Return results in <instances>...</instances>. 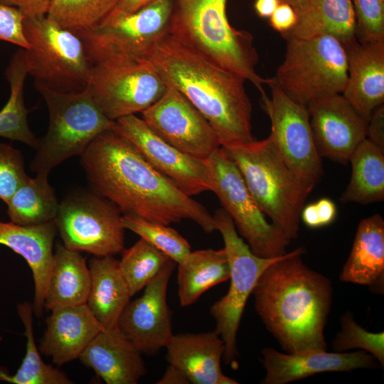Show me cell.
I'll use <instances>...</instances> for the list:
<instances>
[{"label": "cell", "instance_id": "obj_28", "mask_svg": "<svg viewBox=\"0 0 384 384\" xmlns=\"http://www.w3.org/2000/svg\"><path fill=\"white\" fill-rule=\"evenodd\" d=\"M90 286V274L80 252L58 243L53 253L44 307L51 311L63 306L86 304Z\"/></svg>", "mask_w": 384, "mask_h": 384}, {"label": "cell", "instance_id": "obj_4", "mask_svg": "<svg viewBox=\"0 0 384 384\" xmlns=\"http://www.w3.org/2000/svg\"><path fill=\"white\" fill-rule=\"evenodd\" d=\"M226 1L172 0L169 34L208 61L250 81L264 97L267 78L256 71L258 55L253 36L230 24Z\"/></svg>", "mask_w": 384, "mask_h": 384}, {"label": "cell", "instance_id": "obj_38", "mask_svg": "<svg viewBox=\"0 0 384 384\" xmlns=\"http://www.w3.org/2000/svg\"><path fill=\"white\" fill-rule=\"evenodd\" d=\"M358 41L384 40V0H351Z\"/></svg>", "mask_w": 384, "mask_h": 384}, {"label": "cell", "instance_id": "obj_5", "mask_svg": "<svg viewBox=\"0 0 384 384\" xmlns=\"http://www.w3.org/2000/svg\"><path fill=\"white\" fill-rule=\"evenodd\" d=\"M221 148L237 166L262 212L288 238L296 239L302 210L315 186L291 169L269 137Z\"/></svg>", "mask_w": 384, "mask_h": 384}, {"label": "cell", "instance_id": "obj_3", "mask_svg": "<svg viewBox=\"0 0 384 384\" xmlns=\"http://www.w3.org/2000/svg\"><path fill=\"white\" fill-rule=\"evenodd\" d=\"M144 58L166 84L179 90L206 118L222 147L256 140L244 78L208 61L169 34Z\"/></svg>", "mask_w": 384, "mask_h": 384}, {"label": "cell", "instance_id": "obj_31", "mask_svg": "<svg viewBox=\"0 0 384 384\" xmlns=\"http://www.w3.org/2000/svg\"><path fill=\"white\" fill-rule=\"evenodd\" d=\"M27 75L24 49L20 48L13 55L6 70L11 92L9 100L0 111V137L21 142L36 149L38 140L28 127V110L23 100Z\"/></svg>", "mask_w": 384, "mask_h": 384}, {"label": "cell", "instance_id": "obj_36", "mask_svg": "<svg viewBox=\"0 0 384 384\" xmlns=\"http://www.w3.org/2000/svg\"><path fill=\"white\" fill-rule=\"evenodd\" d=\"M122 223L125 229L138 235L177 264L191 252L187 240L168 225L127 215L122 216Z\"/></svg>", "mask_w": 384, "mask_h": 384}, {"label": "cell", "instance_id": "obj_22", "mask_svg": "<svg viewBox=\"0 0 384 384\" xmlns=\"http://www.w3.org/2000/svg\"><path fill=\"white\" fill-rule=\"evenodd\" d=\"M169 364L193 384H238L221 370L225 344L215 331L174 334L166 346Z\"/></svg>", "mask_w": 384, "mask_h": 384}, {"label": "cell", "instance_id": "obj_13", "mask_svg": "<svg viewBox=\"0 0 384 384\" xmlns=\"http://www.w3.org/2000/svg\"><path fill=\"white\" fill-rule=\"evenodd\" d=\"M122 216L114 203L91 190L65 198L54 222L68 249L95 257L114 256L124 250Z\"/></svg>", "mask_w": 384, "mask_h": 384}, {"label": "cell", "instance_id": "obj_49", "mask_svg": "<svg viewBox=\"0 0 384 384\" xmlns=\"http://www.w3.org/2000/svg\"><path fill=\"white\" fill-rule=\"evenodd\" d=\"M1 340H2V337H1V336L0 335V342L1 341Z\"/></svg>", "mask_w": 384, "mask_h": 384}, {"label": "cell", "instance_id": "obj_11", "mask_svg": "<svg viewBox=\"0 0 384 384\" xmlns=\"http://www.w3.org/2000/svg\"><path fill=\"white\" fill-rule=\"evenodd\" d=\"M172 0H154L98 26L75 33L92 64L144 58L169 33Z\"/></svg>", "mask_w": 384, "mask_h": 384}, {"label": "cell", "instance_id": "obj_20", "mask_svg": "<svg viewBox=\"0 0 384 384\" xmlns=\"http://www.w3.org/2000/svg\"><path fill=\"white\" fill-rule=\"evenodd\" d=\"M348 78L342 95L367 122L384 102V40L345 46Z\"/></svg>", "mask_w": 384, "mask_h": 384}, {"label": "cell", "instance_id": "obj_37", "mask_svg": "<svg viewBox=\"0 0 384 384\" xmlns=\"http://www.w3.org/2000/svg\"><path fill=\"white\" fill-rule=\"evenodd\" d=\"M341 331L333 340L335 352H345L358 348L371 354L384 366V332H370L353 319L351 313H346L341 319Z\"/></svg>", "mask_w": 384, "mask_h": 384}, {"label": "cell", "instance_id": "obj_48", "mask_svg": "<svg viewBox=\"0 0 384 384\" xmlns=\"http://www.w3.org/2000/svg\"><path fill=\"white\" fill-rule=\"evenodd\" d=\"M281 2L291 5L295 11H299L305 4L306 0H279Z\"/></svg>", "mask_w": 384, "mask_h": 384}, {"label": "cell", "instance_id": "obj_12", "mask_svg": "<svg viewBox=\"0 0 384 384\" xmlns=\"http://www.w3.org/2000/svg\"><path fill=\"white\" fill-rule=\"evenodd\" d=\"M112 121L142 112L164 93L166 83L145 58L95 63L86 87Z\"/></svg>", "mask_w": 384, "mask_h": 384}, {"label": "cell", "instance_id": "obj_23", "mask_svg": "<svg viewBox=\"0 0 384 384\" xmlns=\"http://www.w3.org/2000/svg\"><path fill=\"white\" fill-rule=\"evenodd\" d=\"M57 233L54 221L31 225L0 221V245L22 256L31 270L35 287L33 313L38 317L44 308Z\"/></svg>", "mask_w": 384, "mask_h": 384}, {"label": "cell", "instance_id": "obj_30", "mask_svg": "<svg viewBox=\"0 0 384 384\" xmlns=\"http://www.w3.org/2000/svg\"><path fill=\"white\" fill-rule=\"evenodd\" d=\"M348 161L351 176L341 201L360 204L383 201L384 149L366 138L356 147Z\"/></svg>", "mask_w": 384, "mask_h": 384}, {"label": "cell", "instance_id": "obj_17", "mask_svg": "<svg viewBox=\"0 0 384 384\" xmlns=\"http://www.w3.org/2000/svg\"><path fill=\"white\" fill-rule=\"evenodd\" d=\"M176 264L169 260L144 287L143 294L129 302L119 319L118 329L142 354L158 353L174 335L172 312L166 297Z\"/></svg>", "mask_w": 384, "mask_h": 384}, {"label": "cell", "instance_id": "obj_35", "mask_svg": "<svg viewBox=\"0 0 384 384\" xmlns=\"http://www.w3.org/2000/svg\"><path fill=\"white\" fill-rule=\"evenodd\" d=\"M170 260L165 253L141 238L124 250L119 265L132 295L144 289Z\"/></svg>", "mask_w": 384, "mask_h": 384}, {"label": "cell", "instance_id": "obj_10", "mask_svg": "<svg viewBox=\"0 0 384 384\" xmlns=\"http://www.w3.org/2000/svg\"><path fill=\"white\" fill-rule=\"evenodd\" d=\"M205 161L210 178V191L217 196L252 252L263 257L285 254L291 240L267 220L237 166L221 146Z\"/></svg>", "mask_w": 384, "mask_h": 384}, {"label": "cell", "instance_id": "obj_47", "mask_svg": "<svg viewBox=\"0 0 384 384\" xmlns=\"http://www.w3.org/2000/svg\"><path fill=\"white\" fill-rule=\"evenodd\" d=\"M281 1L279 0H256L255 9L262 18H270Z\"/></svg>", "mask_w": 384, "mask_h": 384}, {"label": "cell", "instance_id": "obj_44", "mask_svg": "<svg viewBox=\"0 0 384 384\" xmlns=\"http://www.w3.org/2000/svg\"><path fill=\"white\" fill-rule=\"evenodd\" d=\"M314 203L320 228L332 223L337 213L336 206L334 201L328 198H322Z\"/></svg>", "mask_w": 384, "mask_h": 384}, {"label": "cell", "instance_id": "obj_41", "mask_svg": "<svg viewBox=\"0 0 384 384\" xmlns=\"http://www.w3.org/2000/svg\"><path fill=\"white\" fill-rule=\"evenodd\" d=\"M297 20V15L294 8L284 2H280L273 14L269 18L271 27L284 36L292 30Z\"/></svg>", "mask_w": 384, "mask_h": 384}, {"label": "cell", "instance_id": "obj_43", "mask_svg": "<svg viewBox=\"0 0 384 384\" xmlns=\"http://www.w3.org/2000/svg\"><path fill=\"white\" fill-rule=\"evenodd\" d=\"M366 138L384 149V105L378 107L372 114L367 125Z\"/></svg>", "mask_w": 384, "mask_h": 384}, {"label": "cell", "instance_id": "obj_25", "mask_svg": "<svg viewBox=\"0 0 384 384\" xmlns=\"http://www.w3.org/2000/svg\"><path fill=\"white\" fill-rule=\"evenodd\" d=\"M340 280L366 285L383 292L384 281V220L379 214L358 224L352 248Z\"/></svg>", "mask_w": 384, "mask_h": 384}, {"label": "cell", "instance_id": "obj_7", "mask_svg": "<svg viewBox=\"0 0 384 384\" xmlns=\"http://www.w3.org/2000/svg\"><path fill=\"white\" fill-rule=\"evenodd\" d=\"M286 39L284 58L274 78L290 98L306 106L318 98L342 93L348 58L338 39L330 35Z\"/></svg>", "mask_w": 384, "mask_h": 384}, {"label": "cell", "instance_id": "obj_27", "mask_svg": "<svg viewBox=\"0 0 384 384\" xmlns=\"http://www.w3.org/2000/svg\"><path fill=\"white\" fill-rule=\"evenodd\" d=\"M297 20L285 38L330 35L344 46L357 40L356 21L351 0H306L296 12Z\"/></svg>", "mask_w": 384, "mask_h": 384}, {"label": "cell", "instance_id": "obj_45", "mask_svg": "<svg viewBox=\"0 0 384 384\" xmlns=\"http://www.w3.org/2000/svg\"><path fill=\"white\" fill-rule=\"evenodd\" d=\"M153 1L154 0H119L115 9L103 22L132 13Z\"/></svg>", "mask_w": 384, "mask_h": 384}, {"label": "cell", "instance_id": "obj_1", "mask_svg": "<svg viewBox=\"0 0 384 384\" xmlns=\"http://www.w3.org/2000/svg\"><path fill=\"white\" fill-rule=\"evenodd\" d=\"M80 163L91 190L122 215L168 225L189 219L206 233L217 230L213 215L154 169L114 127L89 144Z\"/></svg>", "mask_w": 384, "mask_h": 384}, {"label": "cell", "instance_id": "obj_34", "mask_svg": "<svg viewBox=\"0 0 384 384\" xmlns=\"http://www.w3.org/2000/svg\"><path fill=\"white\" fill-rule=\"evenodd\" d=\"M119 0H52L47 16L61 27L78 33L100 25Z\"/></svg>", "mask_w": 384, "mask_h": 384}, {"label": "cell", "instance_id": "obj_16", "mask_svg": "<svg viewBox=\"0 0 384 384\" xmlns=\"http://www.w3.org/2000/svg\"><path fill=\"white\" fill-rule=\"evenodd\" d=\"M115 129L127 138L144 159L186 195L210 191V178L205 160L186 154L155 134L134 114L115 121Z\"/></svg>", "mask_w": 384, "mask_h": 384}, {"label": "cell", "instance_id": "obj_33", "mask_svg": "<svg viewBox=\"0 0 384 384\" xmlns=\"http://www.w3.org/2000/svg\"><path fill=\"white\" fill-rule=\"evenodd\" d=\"M17 312L26 337V355L16 372L11 375L0 369V380L13 384H71L72 380L57 368L46 364L36 347L33 329V304L19 303Z\"/></svg>", "mask_w": 384, "mask_h": 384}, {"label": "cell", "instance_id": "obj_19", "mask_svg": "<svg viewBox=\"0 0 384 384\" xmlns=\"http://www.w3.org/2000/svg\"><path fill=\"white\" fill-rule=\"evenodd\" d=\"M265 369L263 384H286L324 372L351 371L377 367V360L369 353H329L326 350H308L280 353L267 347L262 351Z\"/></svg>", "mask_w": 384, "mask_h": 384}, {"label": "cell", "instance_id": "obj_6", "mask_svg": "<svg viewBox=\"0 0 384 384\" xmlns=\"http://www.w3.org/2000/svg\"><path fill=\"white\" fill-rule=\"evenodd\" d=\"M49 113L44 137L38 140L31 169L48 176L65 160L81 156L101 133L114 127L95 102L87 88L79 92H61L35 82Z\"/></svg>", "mask_w": 384, "mask_h": 384}, {"label": "cell", "instance_id": "obj_15", "mask_svg": "<svg viewBox=\"0 0 384 384\" xmlns=\"http://www.w3.org/2000/svg\"><path fill=\"white\" fill-rule=\"evenodd\" d=\"M147 126L165 142L196 158L206 160L219 149L218 137L206 118L174 86L142 112Z\"/></svg>", "mask_w": 384, "mask_h": 384}, {"label": "cell", "instance_id": "obj_29", "mask_svg": "<svg viewBox=\"0 0 384 384\" xmlns=\"http://www.w3.org/2000/svg\"><path fill=\"white\" fill-rule=\"evenodd\" d=\"M229 277V262L224 248L191 251L178 263V294L181 306L193 304L206 291Z\"/></svg>", "mask_w": 384, "mask_h": 384}, {"label": "cell", "instance_id": "obj_39", "mask_svg": "<svg viewBox=\"0 0 384 384\" xmlns=\"http://www.w3.org/2000/svg\"><path fill=\"white\" fill-rule=\"evenodd\" d=\"M28 176L21 151L0 144V199L7 203Z\"/></svg>", "mask_w": 384, "mask_h": 384}, {"label": "cell", "instance_id": "obj_26", "mask_svg": "<svg viewBox=\"0 0 384 384\" xmlns=\"http://www.w3.org/2000/svg\"><path fill=\"white\" fill-rule=\"evenodd\" d=\"M90 286L86 302L105 329L117 328L124 309L132 297L114 256L95 257L89 262Z\"/></svg>", "mask_w": 384, "mask_h": 384}, {"label": "cell", "instance_id": "obj_21", "mask_svg": "<svg viewBox=\"0 0 384 384\" xmlns=\"http://www.w3.org/2000/svg\"><path fill=\"white\" fill-rule=\"evenodd\" d=\"M39 351L63 366L76 358L90 341L105 329L86 304L58 307L46 320Z\"/></svg>", "mask_w": 384, "mask_h": 384}, {"label": "cell", "instance_id": "obj_42", "mask_svg": "<svg viewBox=\"0 0 384 384\" xmlns=\"http://www.w3.org/2000/svg\"><path fill=\"white\" fill-rule=\"evenodd\" d=\"M52 0H0L1 4L17 8L26 17L47 15Z\"/></svg>", "mask_w": 384, "mask_h": 384}, {"label": "cell", "instance_id": "obj_32", "mask_svg": "<svg viewBox=\"0 0 384 384\" xmlns=\"http://www.w3.org/2000/svg\"><path fill=\"white\" fill-rule=\"evenodd\" d=\"M6 204L11 222L23 225L54 221L59 207L48 176L39 174L28 176Z\"/></svg>", "mask_w": 384, "mask_h": 384}, {"label": "cell", "instance_id": "obj_14", "mask_svg": "<svg viewBox=\"0 0 384 384\" xmlns=\"http://www.w3.org/2000/svg\"><path fill=\"white\" fill-rule=\"evenodd\" d=\"M266 85L270 87L271 96L267 95L262 100L271 122L268 137L291 169L302 180L315 186L324 172L307 107L290 98L274 77L267 78Z\"/></svg>", "mask_w": 384, "mask_h": 384}, {"label": "cell", "instance_id": "obj_8", "mask_svg": "<svg viewBox=\"0 0 384 384\" xmlns=\"http://www.w3.org/2000/svg\"><path fill=\"white\" fill-rule=\"evenodd\" d=\"M24 49L28 75L61 92H79L88 84L92 63L80 38L47 15L25 17Z\"/></svg>", "mask_w": 384, "mask_h": 384}, {"label": "cell", "instance_id": "obj_18", "mask_svg": "<svg viewBox=\"0 0 384 384\" xmlns=\"http://www.w3.org/2000/svg\"><path fill=\"white\" fill-rule=\"evenodd\" d=\"M319 155L345 164L366 139L368 122L341 93L318 98L306 105Z\"/></svg>", "mask_w": 384, "mask_h": 384}, {"label": "cell", "instance_id": "obj_9", "mask_svg": "<svg viewBox=\"0 0 384 384\" xmlns=\"http://www.w3.org/2000/svg\"><path fill=\"white\" fill-rule=\"evenodd\" d=\"M213 216L224 242L230 282L226 294L210 306V314L215 321V331L225 344L223 359L226 365L236 368L237 334L247 301L262 273L283 255L274 257L255 255L239 236L233 220L223 208L216 210Z\"/></svg>", "mask_w": 384, "mask_h": 384}, {"label": "cell", "instance_id": "obj_24", "mask_svg": "<svg viewBox=\"0 0 384 384\" xmlns=\"http://www.w3.org/2000/svg\"><path fill=\"white\" fill-rule=\"evenodd\" d=\"M142 355L115 328L100 332L78 359L107 384H137L146 374Z\"/></svg>", "mask_w": 384, "mask_h": 384}, {"label": "cell", "instance_id": "obj_40", "mask_svg": "<svg viewBox=\"0 0 384 384\" xmlns=\"http://www.w3.org/2000/svg\"><path fill=\"white\" fill-rule=\"evenodd\" d=\"M25 17L17 8L0 3V41L28 48L23 33Z\"/></svg>", "mask_w": 384, "mask_h": 384}, {"label": "cell", "instance_id": "obj_2", "mask_svg": "<svg viewBox=\"0 0 384 384\" xmlns=\"http://www.w3.org/2000/svg\"><path fill=\"white\" fill-rule=\"evenodd\" d=\"M304 250L284 254L260 276L255 307L287 353L326 350L324 329L330 312L331 281L302 261Z\"/></svg>", "mask_w": 384, "mask_h": 384}, {"label": "cell", "instance_id": "obj_46", "mask_svg": "<svg viewBox=\"0 0 384 384\" xmlns=\"http://www.w3.org/2000/svg\"><path fill=\"white\" fill-rule=\"evenodd\" d=\"M157 384H188L186 376L176 367L169 364L161 378L156 382Z\"/></svg>", "mask_w": 384, "mask_h": 384}]
</instances>
